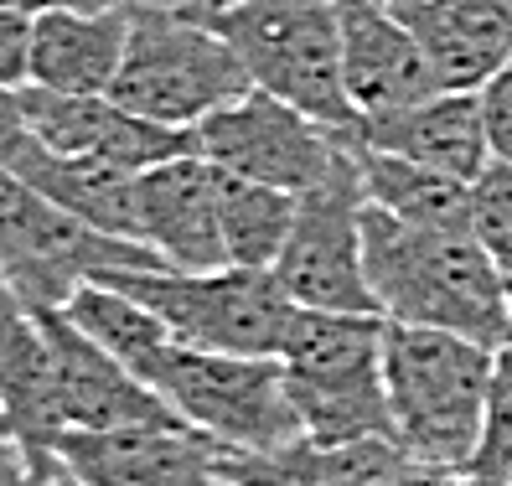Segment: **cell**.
I'll list each match as a JSON object with an SVG mask.
<instances>
[{"label": "cell", "mask_w": 512, "mask_h": 486, "mask_svg": "<svg viewBox=\"0 0 512 486\" xmlns=\"http://www.w3.org/2000/svg\"><path fill=\"white\" fill-rule=\"evenodd\" d=\"M502 352H512V280H507V331H502Z\"/></svg>", "instance_id": "cell-32"}, {"label": "cell", "mask_w": 512, "mask_h": 486, "mask_svg": "<svg viewBox=\"0 0 512 486\" xmlns=\"http://www.w3.org/2000/svg\"><path fill=\"white\" fill-rule=\"evenodd\" d=\"M347 140L352 135H337L321 119L300 114L295 104L249 88L244 99L223 104L192 130V156H202L207 166H218L228 176L306 197L342 166Z\"/></svg>", "instance_id": "cell-10"}, {"label": "cell", "mask_w": 512, "mask_h": 486, "mask_svg": "<svg viewBox=\"0 0 512 486\" xmlns=\"http://www.w3.org/2000/svg\"><path fill=\"white\" fill-rule=\"evenodd\" d=\"M104 285L135 295L145 311H156L166 331L202 352L233 357H280L285 326L295 316V300L280 290L275 269H109Z\"/></svg>", "instance_id": "cell-6"}, {"label": "cell", "mask_w": 512, "mask_h": 486, "mask_svg": "<svg viewBox=\"0 0 512 486\" xmlns=\"http://www.w3.org/2000/svg\"><path fill=\"white\" fill-rule=\"evenodd\" d=\"M26 130V109H21V94H11V88H0V145L16 140Z\"/></svg>", "instance_id": "cell-31"}, {"label": "cell", "mask_w": 512, "mask_h": 486, "mask_svg": "<svg viewBox=\"0 0 512 486\" xmlns=\"http://www.w3.org/2000/svg\"><path fill=\"white\" fill-rule=\"evenodd\" d=\"M383 486H481L471 471H450V466H419V461H404Z\"/></svg>", "instance_id": "cell-29"}, {"label": "cell", "mask_w": 512, "mask_h": 486, "mask_svg": "<svg viewBox=\"0 0 512 486\" xmlns=\"http://www.w3.org/2000/svg\"><path fill=\"white\" fill-rule=\"evenodd\" d=\"M383 6L409 26L440 88L481 94L512 57V0H383Z\"/></svg>", "instance_id": "cell-17"}, {"label": "cell", "mask_w": 512, "mask_h": 486, "mask_svg": "<svg viewBox=\"0 0 512 486\" xmlns=\"http://www.w3.org/2000/svg\"><path fill=\"white\" fill-rule=\"evenodd\" d=\"M0 435H11V419H6V409H0Z\"/></svg>", "instance_id": "cell-33"}, {"label": "cell", "mask_w": 512, "mask_h": 486, "mask_svg": "<svg viewBox=\"0 0 512 486\" xmlns=\"http://www.w3.org/2000/svg\"><path fill=\"white\" fill-rule=\"evenodd\" d=\"M352 150H357V171H363L368 202L378 212H388L399 223H414V228L471 233V181L425 171V166L399 161V156H383V150H368L357 140H352Z\"/></svg>", "instance_id": "cell-21"}, {"label": "cell", "mask_w": 512, "mask_h": 486, "mask_svg": "<svg viewBox=\"0 0 512 486\" xmlns=\"http://www.w3.org/2000/svg\"><path fill=\"white\" fill-rule=\"evenodd\" d=\"M0 161H6L26 187L42 192L52 207H63L68 218L99 228L109 238H130L140 243V207H135V176L114 171L104 161H83V156H63V150H47L32 135H16L0 145Z\"/></svg>", "instance_id": "cell-18"}, {"label": "cell", "mask_w": 512, "mask_h": 486, "mask_svg": "<svg viewBox=\"0 0 512 486\" xmlns=\"http://www.w3.org/2000/svg\"><path fill=\"white\" fill-rule=\"evenodd\" d=\"M150 388L176 409V419H187L192 430L223 445L275 455L306 440L280 357H233L171 342Z\"/></svg>", "instance_id": "cell-8"}, {"label": "cell", "mask_w": 512, "mask_h": 486, "mask_svg": "<svg viewBox=\"0 0 512 486\" xmlns=\"http://www.w3.org/2000/svg\"><path fill=\"white\" fill-rule=\"evenodd\" d=\"M481 119H487V140H492V161L512 166V57L497 68V78L481 88Z\"/></svg>", "instance_id": "cell-28"}, {"label": "cell", "mask_w": 512, "mask_h": 486, "mask_svg": "<svg viewBox=\"0 0 512 486\" xmlns=\"http://www.w3.org/2000/svg\"><path fill=\"white\" fill-rule=\"evenodd\" d=\"M187 6L238 52L259 94L295 104L337 135L357 130V109L342 83L337 0H187Z\"/></svg>", "instance_id": "cell-3"}, {"label": "cell", "mask_w": 512, "mask_h": 486, "mask_svg": "<svg viewBox=\"0 0 512 486\" xmlns=\"http://www.w3.org/2000/svg\"><path fill=\"white\" fill-rule=\"evenodd\" d=\"M471 238L502 269V280H512V166L502 161L471 181Z\"/></svg>", "instance_id": "cell-25"}, {"label": "cell", "mask_w": 512, "mask_h": 486, "mask_svg": "<svg viewBox=\"0 0 512 486\" xmlns=\"http://www.w3.org/2000/svg\"><path fill=\"white\" fill-rule=\"evenodd\" d=\"M135 207H140V243L166 269L207 275L223 269V212H218V166L202 156H176L135 176Z\"/></svg>", "instance_id": "cell-14"}, {"label": "cell", "mask_w": 512, "mask_h": 486, "mask_svg": "<svg viewBox=\"0 0 512 486\" xmlns=\"http://www.w3.org/2000/svg\"><path fill=\"white\" fill-rule=\"evenodd\" d=\"M32 26L37 16L21 11H0V88H32Z\"/></svg>", "instance_id": "cell-27"}, {"label": "cell", "mask_w": 512, "mask_h": 486, "mask_svg": "<svg viewBox=\"0 0 512 486\" xmlns=\"http://www.w3.org/2000/svg\"><path fill=\"white\" fill-rule=\"evenodd\" d=\"M52 455L78 486H275L269 455L223 445L187 419L135 430H63Z\"/></svg>", "instance_id": "cell-9"}, {"label": "cell", "mask_w": 512, "mask_h": 486, "mask_svg": "<svg viewBox=\"0 0 512 486\" xmlns=\"http://www.w3.org/2000/svg\"><path fill=\"white\" fill-rule=\"evenodd\" d=\"M368 290L383 321L456 331L481 347H502L507 331V280L487 249L456 228H414L378 212H363Z\"/></svg>", "instance_id": "cell-1"}, {"label": "cell", "mask_w": 512, "mask_h": 486, "mask_svg": "<svg viewBox=\"0 0 512 486\" xmlns=\"http://www.w3.org/2000/svg\"><path fill=\"white\" fill-rule=\"evenodd\" d=\"M481 486H507L512 481V352L497 347V373L487 393V419H481V440L466 466Z\"/></svg>", "instance_id": "cell-24"}, {"label": "cell", "mask_w": 512, "mask_h": 486, "mask_svg": "<svg viewBox=\"0 0 512 486\" xmlns=\"http://www.w3.org/2000/svg\"><path fill=\"white\" fill-rule=\"evenodd\" d=\"M104 6H125V0H0V11H21V16H47V11H104Z\"/></svg>", "instance_id": "cell-30"}, {"label": "cell", "mask_w": 512, "mask_h": 486, "mask_svg": "<svg viewBox=\"0 0 512 486\" xmlns=\"http://www.w3.org/2000/svg\"><path fill=\"white\" fill-rule=\"evenodd\" d=\"M109 269H166L145 243L109 238L68 218L63 207H52L42 192L0 161V275L21 295L26 311H63L68 300L109 275Z\"/></svg>", "instance_id": "cell-7"}, {"label": "cell", "mask_w": 512, "mask_h": 486, "mask_svg": "<svg viewBox=\"0 0 512 486\" xmlns=\"http://www.w3.org/2000/svg\"><path fill=\"white\" fill-rule=\"evenodd\" d=\"M352 140L368 145V150H383V156L414 161L425 171L456 176V181H476L492 166V140H487V119H481V99L456 94V88H440V94L419 99L409 109H394V114L357 119Z\"/></svg>", "instance_id": "cell-16"}, {"label": "cell", "mask_w": 512, "mask_h": 486, "mask_svg": "<svg viewBox=\"0 0 512 486\" xmlns=\"http://www.w3.org/2000/svg\"><path fill=\"white\" fill-rule=\"evenodd\" d=\"M507 486H512V481H507Z\"/></svg>", "instance_id": "cell-34"}, {"label": "cell", "mask_w": 512, "mask_h": 486, "mask_svg": "<svg viewBox=\"0 0 512 486\" xmlns=\"http://www.w3.org/2000/svg\"><path fill=\"white\" fill-rule=\"evenodd\" d=\"M0 486H78L52 450H32L16 435H0Z\"/></svg>", "instance_id": "cell-26"}, {"label": "cell", "mask_w": 512, "mask_h": 486, "mask_svg": "<svg viewBox=\"0 0 512 486\" xmlns=\"http://www.w3.org/2000/svg\"><path fill=\"white\" fill-rule=\"evenodd\" d=\"M0 409L11 419V435L32 450H52L57 404H52V352L42 321L21 306V295L0 275Z\"/></svg>", "instance_id": "cell-20"}, {"label": "cell", "mask_w": 512, "mask_h": 486, "mask_svg": "<svg viewBox=\"0 0 512 486\" xmlns=\"http://www.w3.org/2000/svg\"><path fill=\"white\" fill-rule=\"evenodd\" d=\"M300 197L259 187V181L218 171V212H223V249L233 269H275L290 228H295Z\"/></svg>", "instance_id": "cell-23"}, {"label": "cell", "mask_w": 512, "mask_h": 486, "mask_svg": "<svg viewBox=\"0 0 512 486\" xmlns=\"http://www.w3.org/2000/svg\"><path fill=\"white\" fill-rule=\"evenodd\" d=\"M363 212H368V187H363V171H357V150L347 140L342 166L316 192L300 197L290 243L275 264L280 290L300 311H373L378 316L373 290H368Z\"/></svg>", "instance_id": "cell-11"}, {"label": "cell", "mask_w": 512, "mask_h": 486, "mask_svg": "<svg viewBox=\"0 0 512 486\" xmlns=\"http://www.w3.org/2000/svg\"><path fill=\"white\" fill-rule=\"evenodd\" d=\"M238 52L192 6H150L135 0L125 63L109 88L114 104L171 130H197L207 114L249 94Z\"/></svg>", "instance_id": "cell-5"}, {"label": "cell", "mask_w": 512, "mask_h": 486, "mask_svg": "<svg viewBox=\"0 0 512 486\" xmlns=\"http://www.w3.org/2000/svg\"><path fill=\"white\" fill-rule=\"evenodd\" d=\"M52 352V404L57 430H135V424H171L176 409L150 383H140L125 362H114L94 337L63 316L37 311Z\"/></svg>", "instance_id": "cell-13"}, {"label": "cell", "mask_w": 512, "mask_h": 486, "mask_svg": "<svg viewBox=\"0 0 512 486\" xmlns=\"http://www.w3.org/2000/svg\"><path fill=\"white\" fill-rule=\"evenodd\" d=\"M63 316L83 331V337H94L114 362H125L140 383L156 378L161 357H166L171 342H176L156 311H145L135 295L114 290V285H104V280H88V285L68 300V306H63Z\"/></svg>", "instance_id": "cell-22"}, {"label": "cell", "mask_w": 512, "mask_h": 486, "mask_svg": "<svg viewBox=\"0 0 512 486\" xmlns=\"http://www.w3.org/2000/svg\"><path fill=\"white\" fill-rule=\"evenodd\" d=\"M388 321L373 311H300L285 326L280 368L311 445L394 440L383 388Z\"/></svg>", "instance_id": "cell-4"}, {"label": "cell", "mask_w": 512, "mask_h": 486, "mask_svg": "<svg viewBox=\"0 0 512 486\" xmlns=\"http://www.w3.org/2000/svg\"><path fill=\"white\" fill-rule=\"evenodd\" d=\"M130 11L104 6V11H47L32 26V88L47 94H109L119 63L130 42Z\"/></svg>", "instance_id": "cell-19"}, {"label": "cell", "mask_w": 512, "mask_h": 486, "mask_svg": "<svg viewBox=\"0 0 512 486\" xmlns=\"http://www.w3.org/2000/svg\"><path fill=\"white\" fill-rule=\"evenodd\" d=\"M492 373H497V347H481L471 337H456V331L388 321L383 388H388L394 440L409 461L450 471L471 466L481 419H487Z\"/></svg>", "instance_id": "cell-2"}, {"label": "cell", "mask_w": 512, "mask_h": 486, "mask_svg": "<svg viewBox=\"0 0 512 486\" xmlns=\"http://www.w3.org/2000/svg\"><path fill=\"white\" fill-rule=\"evenodd\" d=\"M342 16V83L357 119L394 114L440 94L430 57L383 0H337Z\"/></svg>", "instance_id": "cell-15"}, {"label": "cell", "mask_w": 512, "mask_h": 486, "mask_svg": "<svg viewBox=\"0 0 512 486\" xmlns=\"http://www.w3.org/2000/svg\"><path fill=\"white\" fill-rule=\"evenodd\" d=\"M26 135L47 150L83 161H104L125 176H140L161 161L192 156V130H171L156 119H140L109 94H47V88H21Z\"/></svg>", "instance_id": "cell-12"}]
</instances>
